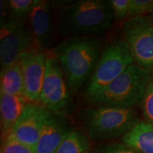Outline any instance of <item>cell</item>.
Here are the masks:
<instances>
[{
    "instance_id": "9a60e30c",
    "label": "cell",
    "mask_w": 153,
    "mask_h": 153,
    "mask_svg": "<svg viewBox=\"0 0 153 153\" xmlns=\"http://www.w3.org/2000/svg\"><path fill=\"white\" fill-rule=\"evenodd\" d=\"M0 90L7 94L25 97L24 74L19 61L1 69Z\"/></svg>"
},
{
    "instance_id": "6da1fadb",
    "label": "cell",
    "mask_w": 153,
    "mask_h": 153,
    "mask_svg": "<svg viewBox=\"0 0 153 153\" xmlns=\"http://www.w3.org/2000/svg\"><path fill=\"white\" fill-rule=\"evenodd\" d=\"M103 48V40L98 36H80L65 38L51 51L72 96L78 94L90 80Z\"/></svg>"
},
{
    "instance_id": "ba28073f",
    "label": "cell",
    "mask_w": 153,
    "mask_h": 153,
    "mask_svg": "<svg viewBox=\"0 0 153 153\" xmlns=\"http://www.w3.org/2000/svg\"><path fill=\"white\" fill-rule=\"evenodd\" d=\"M26 21L10 18L7 24L1 28V69L18 62L24 53L36 46Z\"/></svg>"
},
{
    "instance_id": "cb8c5ba5",
    "label": "cell",
    "mask_w": 153,
    "mask_h": 153,
    "mask_svg": "<svg viewBox=\"0 0 153 153\" xmlns=\"http://www.w3.org/2000/svg\"><path fill=\"white\" fill-rule=\"evenodd\" d=\"M147 18H148V21L150 22L151 25L153 26V13L149 15H147Z\"/></svg>"
},
{
    "instance_id": "5bb4252c",
    "label": "cell",
    "mask_w": 153,
    "mask_h": 153,
    "mask_svg": "<svg viewBox=\"0 0 153 153\" xmlns=\"http://www.w3.org/2000/svg\"><path fill=\"white\" fill-rule=\"evenodd\" d=\"M121 143L143 153H153V124L140 120L121 137Z\"/></svg>"
},
{
    "instance_id": "277c9868",
    "label": "cell",
    "mask_w": 153,
    "mask_h": 153,
    "mask_svg": "<svg viewBox=\"0 0 153 153\" xmlns=\"http://www.w3.org/2000/svg\"><path fill=\"white\" fill-rule=\"evenodd\" d=\"M152 76V72L134 63L89 101L94 106L135 108L140 106Z\"/></svg>"
},
{
    "instance_id": "7c38bea8",
    "label": "cell",
    "mask_w": 153,
    "mask_h": 153,
    "mask_svg": "<svg viewBox=\"0 0 153 153\" xmlns=\"http://www.w3.org/2000/svg\"><path fill=\"white\" fill-rule=\"evenodd\" d=\"M52 9L51 1L37 0L26 21L36 45L44 50L54 36Z\"/></svg>"
},
{
    "instance_id": "8fae6325",
    "label": "cell",
    "mask_w": 153,
    "mask_h": 153,
    "mask_svg": "<svg viewBox=\"0 0 153 153\" xmlns=\"http://www.w3.org/2000/svg\"><path fill=\"white\" fill-rule=\"evenodd\" d=\"M48 109L39 102L28 101L13 127L11 135L18 140L36 148Z\"/></svg>"
},
{
    "instance_id": "2e32d148",
    "label": "cell",
    "mask_w": 153,
    "mask_h": 153,
    "mask_svg": "<svg viewBox=\"0 0 153 153\" xmlns=\"http://www.w3.org/2000/svg\"><path fill=\"white\" fill-rule=\"evenodd\" d=\"M90 139L85 131L74 130L66 137L55 153H85L90 148Z\"/></svg>"
},
{
    "instance_id": "7a4b0ae2",
    "label": "cell",
    "mask_w": 153,
    "mask_h": 153,
    "mask_svg": "<svg viewBox=\"0 0 153 153\" xmlns=\"http://www.w3.org/2000/svg\"><path fill=\"white\" fill-rule=\"evenodd\" d=\"M114 19L111 0H79L60 9L55 25L65 38L99 37L111 28Z\"/></svg>"
},
{
    "instance_id": "8992f818",
    "label": "cell",
    "mask_w": 153,
    "mask_h": 153,
    "mask_svg": "<svg viewBox=\"0 0 153 153\" xmlns=\"http://www.w3.org/2000/svg\"><path fill=\"white\" fill-rule=\"evenodd\" d=\"M72 96L60 63L52 51H48L38 102L51 111L70 116L74 108Z\"/></svg>"
},
{
    "instance_id": "4fadbf2b",
    "label": "cell",
    "mask_w": 153,
    "mask_h": 153,
    "mask_svg": "<svg viewBox=\"0 0 153 153\" xmlns=\"http://www.w3.org/2000/svg\"><path fill=\"white\" fill-rule=\"evenodd\" d=\"M28 101H29L25 97L1 93L0 114L2 140L11 134L13 127L22 115Z\"/></svg>"
},
{
    "instance_id": "d4e9b609",
    "label": "cell",
    "mask_w": 153,
    "mask_h": 153,
    "mask_svg": "<svg viewBox=\"0 0 153 153\" xmlns=\"http://www.w3.org/2000/svg\"><path fill=\"white\" fill-rule=\"evenodd\" d=\"M85 153H94V152H91V151H90V150H88V151H87V152H85Z\"/></svg>"
},
{
    "instance_id": "5b68a950",
    "label": "cell",
    "mask_w": 153,
    "mask_h": 153,
    "mask_svg": "<svg viewBox=\"0 0 153 153\" xmlns=\"http://www.w3.org/2000/svg\"><path fill=\"white\" fill-rule=\"evenodd\" d=\"M135 63L123 36H117L104 46L92 76L85 87L88 101L100 93L111 82Z\"/></svg>"
},
{
    "instance_id": "7402d4cb",
    "label": "cell",
    "mask_w": 153,
    "mask_h": 153,
    "mask_svg": "<svg viewBox=\"0 0 153 153\" xmlns=\"http://www.w3.org/2000/svg\"><path fill=\"white\" fill-rule=\"evenodd\" d=\"M130 0H111L116 20L121 21L128 16Z\"/></svg>"
},
{
    "instance_id": "44dd1931",
    "label": "cell",
    "mask_w": 153,
    "mask_h": 153,
    "mask_svg": "<svg viewBox=\"0 0 153 153\" xmlns=\"http://www.w3.org/2000/svg\"><path fill=\"white\" fill-rule=\"evenodd\" d=\"M140 107L145 121L153 124V76L147 87Z\"/></svg>"
},
{
    "instance_id": "3957f363",
    "label": "cell",
    "mask_w": 153,
    "mask_h": 153,
    "mask_svg": "<svg viewBox=\"0 0 153 153\" xmlns=\"http://www.w3.org/2000/svg\"><path fill=\"white\" fill-rule=\"evenodd\" d=\"M78 119L90 140H111L135 127L140 121L135 108L94 106L80 111Z\"/></svg>"
},
{
    "instance_id": "e0dca14e",
    "label": "cell",
    "mask_w": 153,
    "mask_h": 153,
    "mask_svg": "<svg viewBox=\"0 0 153 153\" xmlns=\"http://www.w3.org/2000/svg\"><path fill=\"white\" fill-rule=\"evenodd\" d=\"M10 18L18 20H27L28 15L37 0H9Z\"/></svg>"
},
{
    "instance_id": "ac0fdd59",
    "label": "cell",
    "mask_w": 153,
    "mask_h": 153,
    "mask_svg": "<svg viewBox=\"0 0 153 153\" xmlns=\"http://www.w3.org/2000/svg\"><path fill=\"white\" fill-rule=\"evenodd\" d=\"M1 153H36V148L18 140L10 134L3 140Z\"/></svg>"
},
{
    "instance_id": "9c48e42d",
    "label": "cell",
    "mask_w": 153,
    "mask_h": 153,
    "mask_svg": "<svg viewBox=\"0 0 153 153\" xmlns=\"http://www.w3.org/2000/svg\"><path fill=\"white\" fill-rule=\"evenodd\" d=\"M48 54V51L34 46L24 53L19 59L24 74L25 97L29 101H39Z\"/></svg>"
},
{
    "instance_id": "d6986e66",
    "label": "cell",
    "mask_w": 153,
    "mask_h": 153,
    "mask_svg": "<svg viewBox=\"0 0 153 153\" xmlns=\"http://www.w3.org/2000/svg\"><path fill=\"white\" fill-rule=\"evenodd\" d=\"M94 153H143L136 149L119 142L101 143L94 148Z\"/></svg>"
},
{
    "instance_id": "30bf717a",
    "label": "cell",
    "mask_w": 153,
    "mask_h": 153,
    "mask_svg": "<svg viewBox=\"0 0 153 153\" xmlns=\"http://www.w3.org/2000/svg\"><path fill=\"white\" fill-rule=\"evenodd\" d=\"M73 131L69 115L48 110L36 153H55L62 141Z\"/></svg>"
},
{
    "instance_id": "52a82bcc",
    "label": "cell",
    "mask_w": 153,
    "mask_h": 153,
    "mask_svg": "<svg viewBox=\"0 0 153 153\" xmlns=\"http://www.w3.org/2000/svg\"><path fill=\"white\" fill-rule=\"evenodd\" d=\"M122 32L135 64L153 73V26L147 16L130 17Z\"/></svg>"
},
{
    "instance_id": "ffe728a7",
    "label": "cell",
    "mask_w": 153,
    "mask_h": 153,
    "mask_svg": "<svg viewBox=\"0 0 153 153\" xmlns=\"http://www.w3.org/2000/svg\"><path fill=\"white\" fill-rule=\"evenodd\" d=\"M153 13V0H130L128 16H147Z\"/></svg>"
},
{
    "instance_id": "603a6c76",
    "label": "cell",
    "mask_w": 153,
    "mask_h": 153,
    "mask_svg": "<svg viewBox=\"0 0 153 153\" xmlns=\"http://www.w3.org/2000/svg\"><path fill=\"white\" fill-rule=\"evenodd\" d=\"M10 19L9 1L1 0L0 1V24L1 28L4 26Z\"/></svg>"
}]
</instances>
